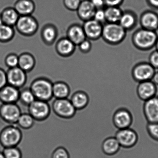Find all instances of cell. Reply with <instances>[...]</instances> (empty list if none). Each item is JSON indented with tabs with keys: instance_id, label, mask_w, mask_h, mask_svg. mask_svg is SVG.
Here are the masks:
<instances>
[{
	"instance_id": "cell-23",
	"label": "cell",
	"mask_w": 158,
	"mask_h": 158,
	"mask_svg": "<svg viewBox=\"0 0 158 158\" xmlns=\"http://www.w3.org/2000/svg\"><path fill=\"white\" fill-rule=\"evenodd\" d=\"M14 8L20 16L32 15L35 10V4L33 0H17Z\"/></svg>"
},
{
	"instance_id": "cell-31",
	"label": "cell",
	"mask_w": 158,
	"mask_h": 158,
	"mask_svg": "<svg viewBox=\"0 0 158 158\" xmlns=\"http://www.w3.org/2000/svg\"><path fill=\"white\" fill-rule=\"evenodd\" d=\"M35 120L29 113H22L17 121L18 126L24 129H28L33 127Z\"/></svg>"
},
{
	"instance_id": "cell-48",
	"label": "cell",
	"mask_w": 158,
	"mask_h": 158,
	"mask_svg": "<svg viewBox=\"0 0 158 158\" xmlns=\"http://www.w3.org/2000/svg\"><path fill=\"white\" fill-rule=\"evenodd\" d=\"M155 48H156V50L158 51V38L157 39V42H156V45H155Z\"/></svg>"
},
{
	"instance_id": "cell-4",
	"label": "cell",
	"mask_w": 158,
	"mask_h": 158,
	"mask_svg": "<svg viewBox=\"0 0 158 158\" xmlns=\"http://www.w3.org/2000/svg\"><path fill=\"white\" fill-rule=\"evenodd\" d=\"M22 139V131L15 124L6 127L0 133V143L4 148L17 147Z\"/></svg>"
},
{
	"instance_id": "cell-37",
	"label": "cell",
	"mask_w": 158,
	"mask_h": 158,
	"mask_svg": "<svg viewBox=\"0 0 158 158\" xmlns=\"http://www.w3.org/2000/svg\"><path fill=\"white\" fill-rule=\"evenodd\" d=\"M82 0H63L64 5L67 10L70 11H77Z\"/></svg>"
},
{
	"instance_id": "cell-46",
	"label": "cell",
	"mask_w": 158,
	"mask_h": 158,
	"mask_svg": "<svg viewBox=\"0 0 158 158\" xmlns=\"http://www.w3.org/2000/svg\"><path fill=\"white\" fill-rule=\"evenodd\" d=\"M3 24V21H2V18L1 15V14H0V26H1Z\"/></svg>"
},
{
	"instance_id": "cell-33",
	"label": "cell",
	"mask_w": 158,
	"mask_h": 158,
	"mask_svg": "<svg viewBox=\"0 0 158 158\" xmlns=\"http://www.w3.org/2000/svg\"><path fill=\"white\" fill-rule=\"evenodd\" d=\"M3 152L5 158H22V151L18 147L4 148Z\"/></svg>"
},
{
	"instance_id": "cell-15",
	"label": "cell",
	"mask_w": 158,
	"mask_h": 158,
	"mask_svg": "<svg viewBox=\"0 0 158 158\" xmlns=\"http://www.w3.org/2000/svg\"><path fill=\"white\" fill-rule=\"evenodd\" d=\"M157 86L151 80L139 83L136 88V93L139 98L146 101L157 95Z\"/></svg>"
},
{
	"instance_id": "cell-2",
	"label": "cell",
	"mask_w": 158,
	"mask_h": 158,
	"mask_svg": "<svg viewBox=\"0 0 158 158\" xmlns=\"http://www.w3.org/2000/svg\"><path fill=\"white\" fill-rule=\"evenodd\" d=\"M127 32L119 23H106L103 25L101 38L107 44L115 46L124 40Z\"/></svg>"
},
{
	"instance_id": "cell-9",
	"label": "cell",
	"mask_w": 158,
	"mask_h": 158,
	"mask_svg": "<svg viewBox=\"0 0 158 158\" xmlns=\"http://www.w3.org/2000/svg\"><path fill=\"white\" fill-rule=\"evenodd\" d=\"M156 70L147 62H141L136 64L132 70V76L135 81L140 83L151 80Z\"/></svg>"
},
{
	"instance_id": "cell-12",
	"label": "cell",
	"mask_w": 158,
	"mask_h": 158,
	"mask_svg": "<svg viewBox=\"0 0 158 158\" xmlns=\"http://www.w3.org/2000/svg\"><path fill=\"white\" fill-rule=\"evenodd\" d=\"M143 114L148 123H158V96L143 102Z\"/></svg>"
},
{
	"instance_id": "cell-24",
	"label": "cell",
	"mask_w": 158,
	"mask_h": 158,
	"mask_svg": "<svg viewBox=\"0 0 158 158\" xmlns=\"http://www.w3.org/2000/svg\"><path fill=\"white\" fill-rule=\"evenodd\" d=\"M70 100L77 110H83L88 106L89 103V98L86 92L78 90L73 94Z\"/></svg>"
},
{
	"instance_id": "cell-20",
	"label": "cell",
	"mask_w": 158,
	"mask_h": 158,
	"mask_svg": "<svg viewBox=\"0 0 158 158\" xmlns=\"http://www.w3.org/2000/svg\"><path fill=\"white\" fill-rule=\"evenodd\" d=\"M66 35V37L76 46H78L82 41L87 39L83 26L77 24L70 26L67 29Z\"/></svg>"
},
{
	"instance_id": "cell-21",
	"label": "cell",
	"mask_w": 158,
	"mask_h": 158,
	"mask_svg": "<svg viewBox=\"0 0 158 158\" xmlns=\"http://www.w3.org/2000/svg\"><path fill=\"white\" fill-rule=\"evenodd\" d=\"M138 18L136 14L133 11L126 10L123 11L119 23L127 31L134 29L137 24Z\"/></svg>"
},
{
	"instance_id": "cell-40",
	"label": "cell",
	"mask_w": 158,
	"mask_h": 158,
	"mask_svg": "<svg viewBox=\"0 0 158 158\" xmlns=\"http://www.w3.org/2000/svg\"><path fill=\"white\" fill-rule=\"evenodd\" d=\"M149 63L155 69H158V51L155 50L151 52L149 57Z\"/></svg>"
},
{
	"instance_id": "cell-14",
	"label": "cell",
	"mask_w": 158,
	"mask_h": 158,
	"mask_svg": "<svg viewBox=\"0 0 158 158\" xmlns=\"http://www.w3.org/2000/svg\"><path fill=\"white\" fill-rule=\"evenodd\" d=\"M103 25L93 19L84 22L82 26L86 38L90 40H97L101 38Z\"/></svg>"
},
{
	"instance_id": "cell-39",
	"label": "cell",
	"mask_w": 158,
	"mask_h": 158,
	"mask_svg": "<svg viewBox=\"0 0 158 158\" xmlns=\"http://www.w3.org/2000/svg\"><path fill=\"white\" fill-rule=\"evenodd\" d=\"M79 50L84 53H87L91 51L92 44L90 40L86 39L78 45Z\"/></svg>"
},
{
	"instance_id": "cell-17",
	"label": "cell",
	"mask_w": 158,
	"mask_h": 158,
	"mask_svg": "<svg viewBox=\"0 0 158 158\" xmlns=\"http://www.w3.org/2000/svg\"><path fill=\"white\" fill-rule=\"evenodd\" d=\"M20 92L19 89L8 84L0 89V101L2 103H16L19 100Z\"/></svg>"
},
{
	"instance_id": "cell-32",
	"label": "cell",
	"mask_w": 158,
	"mask_h": 158,
	"mask_svg": "<svg viewBox=\"0 0 158 158\" xmlns=\"http://www.w3.org/2000/svg\"><path fill=\"white\" fill-rule=\"evenodd\" d=\"M35 100V97L30 88L24 89L20 91L19 101L24 105L28 106Z\"/></svg>"
},
{
	"instance_id": "cell-29",
	"label": "cell",
	"mask_w": 158,
	"mask_h": 158,
	"mask_svg": "<svg viewBox=\"0 0 158 158\" xmlns=\"http://www.w3.org/2000/svg\"><path fill=\"white\" fill-rule=\"evenodd\" d=\"M106 23H119L123 11L120 7H106L104 8Z\"/></svg>"
},
{
	"instance_id": "cell-7",
	"label": "cell",
	"mask_w": 158,
	"mask_h": 158,
	"mask_svg": "<svg viewBox=\"0 0 158 158\" xmlns=\"http://www.w3.org/2000/svg\"><path fill=\"white\" fill-rule=\"evenodd\" d=\"M16 30L25 36L34 35L39 28V24L36 19L30 15L20 16L15 25Z\"/></svg>"
},
{
	"instance_id": "cell-42",
	"label": "cell",
	"mask_w": 158,
	"mask_h": 158,
	"mask_svg": "<svg viewBox=\"0 0 158 158\" xmlns=\"http://www.w3.org/2000/svg\"><path fill=\"white\" fill-rule=\"evenodd\" d=\"M124 0H104L106 7H120Z\"/></svg>"
},
{
	"instance_id": "cell-1",
	"label": "cell",
	"mask_w": 158,
	"mask_h": 158,
	"mask_svg": "<svg viewBox=\"0 0 158 158\" xmlns=\"http://www.w3.org/2000/svg\"><path fill=\"white\" fill-rule=\"evenodd\" d=\"M158 38L156 31L140 27L133 33L132 42L137 49L147 51L155 47Z\"/></svg>"
},
{
	"instance_id": "cell-45",
	"label": "cell",
	"mask_w": 158,
	"mask_h": 158,
	"mask_svg": "<svg viewBox=\"0 0 158 158\" xmlns=\"http://www.w3.org/2000/svg\"><path fill=\"white\" fill-rule=\"evenodd\" d=\"M152 81L156 85L158 86V71H156L151 79Z\"/></svg>"
},
{
	"instance_id": "cell-34",
	"label": "cell",
	"mask_w": 158,
	"mask_h": 158,
	"mask_svg": "<svg viewBox=\"0 0 158 158\" xmlns=\"http://www.w3.org/2000/svg\"><path fill=\"white\" fill-rule=\"evenodd\" d=\"M146 131L152 139L158 142V123H147Z\"/></svg>"
},
{
	"instance_id": "cell-44",
	"label": "cell",
	"mask_w": 158,
	"mask_h": 158,
	"mask_svg": "<svg viewBox=\"0 0 158 158\" xmlns=\"http://www.w3.org/2000/svg\"><path fill=\"white\" fill-rule=\"evenodd\" d=\"M147 3L150 8L158 10V0H146Z\"/></svg>"
},
{
	"instance_id": "cell-35",
	"label": "cell",
	"mask_w": 158,
	"mask_h": 158,
	"mask_svg": "<svg viewBox=\"0 0 158 158\" xmlns=\"http://www.w3.org/2000/svg\"><path fill=\"white\" fill-rule=\"evenodd\" d=\"M5 63L9 68L17 67L19 63V56L15 53L8 54L5 58Z\"/></svg>"
},
{
	"instance_id": "cell-8",
	"label": "cell",
	"mask_w": 158,
	"mask_h": 158,
	"mask_svg": "<svg viewBox=\"0 0 158 158\" xmlns=\"http://www.w3.org/2000/svg\"><path fill=\"white\" fill-rule=\"evenodd\" d=\"M133 122V114L128 109L125 107L117 109L113 114V124L118 130L131 127Z\"/></svg>"
},
{
	"instance_id": "cell-16",
	"label": "cell",
	"mask_w": 158,
	"mask_h": 158,
	"mask_svg": "<svg viewBox=\"0 0 158 158\" xmlns=\"http://www.w3.org/2000/svg\"><path fill=\"white\" fill-rule=\"evenodd\" d=\"M139 24L142 28L157 31L158 29V14L152 10L145 11L139 17Z\"/></svg>"
},
{
	"instance_id": "cell-47",
	"label": "cell",
	"mask_w": 158,
	"mask_h": 158,
	"mask_svg": "<svg viewBox=\"0 0 158 158\" xmlns=\"http://www.w3.org/2000/svg\"><path fill=\"white\" fill-rule=\"evenodd\" d=\"M0 158H5L3 152H0Z\"/></svg>"
},
{
	"instance_id": "cell-41",
	"label": "cell",
	"mask_w": 158,
	"mask_h": 158,
	"mask_svg": "<svg viewBox=\"0 0 158 158\" xmlns=\"http://www.w3.org/2000/svg\"><path fill=\"white\" fill-rule=\"evenodd\" d=\"M8 85L7 73L2 68H0V89Z\"/></svg>"
},
{
	"instance_id": "cell-13",
	"label": "cell",
	"mask_w": 158,
	"mask_h": 158,
	"mask_svg": "<svg viewBox=\"0 0 158 158\" xmlns=\"http://www.w3.org/2000/svg\"><path fill=\"white\" fill-rule=\"evenodd\" d=\"M6 73L8 85L20 89L26 83L27 80V73L18 66L9 68Z\"/></svg>"
},
{
	"instance_id": "cell-18",
	"label": "cell",
	"mask_w": 158,
	"mask_h": 158,
	"mask_svg": "<svg viewBox=\"0 0 158 158\" xmlns=\"http://www.w3.org/2000/svg\"><path fill=\"white\" fill-rule=\"evenodd\" d=\"M96 10L90 0H82L76 11L79 19L85 22L93 19Z\"/></svg>"
},
{
	"instance_id": "cell-30",
	"label": "cell",
	"mask_w": 158,
	"mask_h": 158,
	"mask_svg": "<svg viewBox=\"0 0 158 158\" xmlns=\"http://www.w3.org/2000/svg\"><path fill=\"white\" fill-rule=\"evenodd\" d=\"M15 34L13 27L3 24L0 26V42H9L13 39Z\"/></svg>"
},
{
	"instance_id": "cell-38",
	"label": "cell",
	"mask_w": 158,
	"mask_h": 158,
	"mask_svg": "<svg viewBox=\"0 0 158 158\" xmlns=\"http://www.w3.org/2000/svg\"><path fill=\"white\" fill-rule=\"evenodd\" d=\"M93 19L102 24L106 23L104 9H97L94 14Z\"/></svg>"
},
{
	"instance_id": "cell-19",
	"label": "cell",
	"mask_w": 158,
	"mask_h": 158,
	"mask_svg": "<svg viewBox=\"0 0 158 158\" xmlns=\"http://www.w3.org/2000/svg\"><path fill=\"white\" fill-rule=\"evenodd\" d=\"M75 48L76 45L67 37L60 39L55 46L57 53L63 57L71 56L74 52Z\"/></svg>"
},
{
	"instance_id": "cell-10",
	"label": "cell",
	"mask_w": 158,
	"mask_h": 158,
	"mask_svg": "<svg viewBox=\"0 0 158 158\" xmlns=\"http://www.w3.org/2000/svg\"><path fill=\"white\" fill-rule=\"evenodd\" d=\"M28 110L35 121H43L49 116L51 108L48 102L36 99L28 106Z\"/></svg>"
},
{
	"instance_id": "cell-43",
	"label": "cell",
	"mask_w": 158,
	"mask_h": 158,
	"mask_svg": "<svg viewBox=\"0 0 158 158\" xmlns=\"http://www.w3.org/2000/svg\"><path fill=\"white\" fill-rule=\"evenodd\" d=\"M96 9H104L106 7L104 0H90Z\"/></svg>"
},
{
	"instance_id": "cell-3",
	"label": "cell",
	"mask_w": 158,
	"mask_h": 158,
	"mask_svg": "<svg viewBox=\"0 0 158 158\" xmlns=\"http://www.w3.org/2000/svg\"><path fill=\"white\" fill-rule=\"evenodd\" d=\"M53 83L46 77H38L31 83L30 89L36 99L48 102L52 99Z\"/></svg>"
},
{
	"instance_id": "cell-49",
	"label": "cell",
	"mask_w": 158,
	"mask_h": 158,
	"mask_svg": "<svg viewBox=\"0 0 158 158\" xmlns=\"http://www.w3.org/2000/svg\"></svg>"
},
{
	"instance_id": "cell-22",
	"label": "cell",
	"mask_w": 158,
	"mask_h": 158,
	"mask_svg": "<svg viewBox=\"0 0 158 158\" xmlns=\"http://www.w3.org/2000/svg\"><path fill=\"white\" fill-rule=\"evenodd\" d=\"M121 147L114 136L105 138L101 144V150L103 153L108 156H113L117 154Z\"/></svg>"
},
{
	"instance_id": "cell-5",
	"label": "cell",
	"mask_w": 158,
	"mask_h": 158,
	"mask_svg": "<svg viewBox=\"0 0 158 158\" xmlns=\"http://www.w3.org/2000/svg\"><path fill=\"white\" fill-rule=\"evenodd\" d=\"M51 109L55 114L63 119L73 118L75 115L76 109L70 99L67 98L56 99L53 101Z\"/></svg>"
},
{
	"instance_id": "cell-6",
	"label": "cell",
	"mask_w": 158,
	"mask_h": 158,
	"mask_svg": "<svg viewBox=\"0 0 158 158\" xmlns=\"http://www.w3.org/2000/svg\"><path fill=\"white\" fill-rule=\"evenodd\" d=\"M121 148L128 149L134 148L139 141L138 134L132 127L118 129L114 135Z\"/></svg>"
},
{
	"instance_id": "cell-36",
	"label": "cell",
	"mask_w": 158,
	"mask_h": 158,
	"mask_svg": "<svg viewBox=\"0 0 158 158\" xmlns=\"http://www.w3.org/2000/svg\"><path fill=\"white\" fill-rule=\"evenodd\" d=\"M51 158H70V154L65 148L60 147L53 151Z\"/></svg>"
},
{
	"instance_id": "cell-25",
	"label": "cell",
	"mask_w": 158,
	"mask_h": 158,
	"mask_svg": "<svg viewBox=\"0 0 158 158\" xmlns=\"http://www.w3.org/2000/svg\"><path fill=\"white\" fill-rule=\"evenodd\" d=\"M41 36L42 40L46 45H52L58 36V30L53 25H46L41 30Z\"/></svg>"
},
{
	"instance_id": "cell-26",
	"label": "cell",
	"mask_w": 158,
	"mask_h": 158,
	"mask_svg": "<svg viewBox=\"0 0 158 158\" xmlns=\"http://www.w3.org/2000/svg\"><path fill=\"white\" fill-rule=\"evenodd\" d=\"M35 59L31 53L23 52L19 56L18 67L26 73L31 72L35 66Z\"/></svg>"
},
{
	"instance_id": "cell-11",
	"label": "cell",
	"mask_w": 158,
	"mask_h": 158,
	"mask_svg": "<svg viewBox=\"0 0 158 158\" xmlns=\"http://www.w3.org/2000/svg\"><path fill=\"white\" fill-rule=\"evenodd\" d=\"M21 109L17 103H2L0 107V116L6 123L15 124L21 114Z\"/></svg>"
},
{
	"instance_id": "cell-28",
	"label": "cell",
	"mask_w": 158,
	"mask_h": 158,
	"mask_svg": "<svg viewBox=\"0 0 158 158\" xmlns=\"http://www.w3.org/2000/svg\"><path fill=\"white\" fill-rule=\"evenodd\" d=\"M70 88L67 83L58 81L53 83L52 94L56 99L67 98L70 94Z\"/></svg>"
},
{
	"instance_id": "cell-27",
	"label": "cell",
	"mask_w": 158,
	"mask_h": 158,
	"mask_svg": "<svg viewBox=\"0 0 158 158\" xmlns=\"http://www.w3.org/2000/svg\"><path fill=\"white\" fill-rule=\"evenodd\" d=\"M3 24L15 26L20 15L14 7L5 8L0 13Z\"/></svg>"
}]
</instances>
